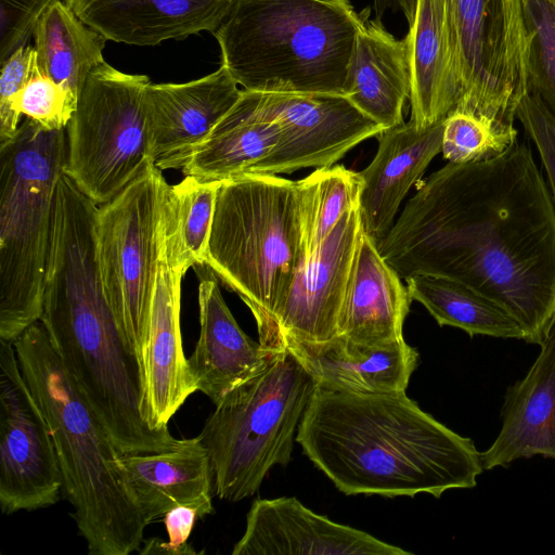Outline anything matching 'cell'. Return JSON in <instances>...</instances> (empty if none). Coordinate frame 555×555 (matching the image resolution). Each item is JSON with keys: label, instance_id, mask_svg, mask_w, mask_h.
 <instances>
[{"label": "cell", "instance_id": "6da1fadb", "mask_svg": "<svg viewBox=\"0 0 555 555\" xmlns=\"http://www.w3.org/2000/svg\"><path fill=\"white\" fill-rule=\"evenodd\" d=\"M376 245L401 279L439 275L495 301L528 344L540 346L555 324V206L526 142L447 163Z\"/></svg>", "mask_w": 555, "mask_h": 555}, {"label": "cell", "instance_id": "7a4b0ae2", "mask_svg": "<svg viewBox=\"0 0 555 555\" xmlns=\"http://www.w3.org/2000/svg\"><path fill=\"white\" fill-rule=\"evenodd\" d=\"M308 459L347 495L435 498L477 486L480 452L405 391L353 393L315 387L298 426Z\"/></svg>", "mask_w": 555, "mask_h": 555}, {"label": "cell", "instance_id": "3957f363", "mask_svg": "<svg viewBox=\"0 0 555 555\" xmlns=\"http://www.w3.org/2000/svg\"><path fill=\"white\" fill-rule=\"evenodd\" d=\"M40 322L120 453H154L179 443L168 427L154 428L144 416L141 365L107 302L91 228L73 225L52 233Z\"/></svg>", "mask_w": 555, "mask_h": 555}, {"label": "cell", "instance_id": "277c9868", "mask_svg": "<svg viewBox=\"0 0 555 555\" xmlns=\"http://www.w3.org/2000/svg\"><path fill=\"white\" fill-rule=\"evenodd\" d=\"M20 367L49 425L63 494L91 555H129L144 519L120 465L121 453L77 390L40 321L13 343Z\"/></svg>", "mask_w": 555, "mask_h": 555}, {"label": "cell", "instance_id": "5b68a950", "mask_svg": "<svg viewBox=\"0 0 555 555\" xmlns=\"http://www.w3.org/2000/svg\"><path fill=\"white\" fill-rule=\"evenodd\" d=\"M369 16L349 0H232L212 35L243 90L343 94Z\"/></svg>", "mask_w": 555, "mask_h": 555}, {"label": "cell", "instance_id": "8992f818", "mask_svg": "<svg viewBox=\"0 0 555 555\" xmlns=\"http://www.w3.org/2000/svg\"><path fill=\"white\" fill-rule=\"evenodd\" d=\"M306 258L298 180L247 172L221 181L205 264L249 308L267 348L273 315Z\"/></svg>", "mask_w": 555, "mask_h": 555}, {"label": "cell", "instance_id": "52a82bcc", "mask_svg": "<svg viewBox=\"0 0 555 555\" xmlns=\"http://www.w3.org/2000/svg\"><path fill=\"white\" fill-rule=\"evenodd\" d=\"M66 128L27 118L0 145V339L40 321L54 196L64 173Z\"/></svg>", "mask_w": 555, "mask_h": 555}, {"label": "cell", "instance_id": "ba28073f", "mask_svg": "<svg viewBox=\"0 0 555 555\" xmlns=\"http://www.w3.org/2000/svg\"><path fill=\"white\" fill-rule=\"evenodd\" d=\"M314 390L311 375L283 348L216 405L198 437L209 453L219 499L253 495L273 466L291 462Z\"/></svg>", "mask_w": 555, "mask_h": 555}, {"label": "cell", "instance_id": "9c48e42d", "mask_svg": "<svg viewBox=\"0 0 555 555\" xmlns=\"http://www.w3.org/2000/svg\"><path fill=\"white\" fill-rule=\"evenodd\" d=\"M146 75L106 62L89 74L66 127L64 173L98 206L118 195L151 164Z\"/></svg>", "mask_w": 555, "mask_h": 555}, {"label": "cell", "instance_id": "30bf717a", "mask_svg": "<svg viewBox=\"0 0 555 555\" xmlns=\"http://www.w3.org/2000/svg\"><path fill=\"white\" fill-rule=\"evenodd\" d=\"M167 186L162 170L151 164L95 212L101 282L119 331L140 365L164 234Z\"/></svg>", "mask_w": 555, "mask_h": 555}, {"label": "cell", "instance_id": "8fae6325", "mask_svg": "<svg viewBox=\"0 0 555 555\" xmlns=\"http://www.w3.org/2000/svg\"><path fill=\"white\" fill-rule=\"evenodd\" d=\"M444 2L463 85L454 109L514 126L518 104L528 92L524 1Z\"/></svg>", "mask_w": 555, "mask_h": 555}, {"label": "cell", "instance_id": "7c38bea8", "mask_svg": "<svg viewBox=\"0 0 555 555\" xmlns=\"http://www.w3.org/2000/svg\"><path fill=\"white\" fill-rule=\"evenodd\" d=\"M240 99L256 118L280 128L276 145L250 170L254 173L331 167L352 147L384 130L343 94L243 90Z\"/></svg>", "mask_w": 555, "mask_h": 555}, {"label": "cell", "instance_id": "4fadbf2b", "mask_svg": "<svg viewBox=\"0 0 555 555\" xmlns=\"http://www.w3.org/2000/svg\"><path fill=\"white\" fill-rule=\"evenodd\" d=\"M63 480L47 420L20 367L13 343L0 339V506L5 515L54 505Z\"/></svg>", "mask_w": 555, "mask_h": 555}, {"label": "cell", "instance_id": "5bb4252c", "mask_svg": "<svg viewBox=\"0 0 555 555\" xmlns=\"http://www.w3.org/2000/svg\"><path fill=\"white\" fill-rule=\"evenodd\" d=\"M361 231L357 204L298 268L273 315V349H283L287 340L322 343L338 335L339 314Z\"/></svg>", "mask_w": 555, "mask_h": 555}, {"label": "cell", "instance_id": "9a60e30c", "mask_svg": "<svg viewBox=\"0 0 555 555\" xmlns=\"http://www.w3.org/2000/svg\"><path fill=\"white\" fill-rule=\"evenodd\" d=\"M242 91L223 65L183 83L151 82L145 104L153 164L160 170L182 169Z\"/></svg>", "mask_w": 555, "mask_h": 555}, {"label": "cell", "instance_id": "2e32d148", "mask_svg": "<svg viewBox=\"0 0 555 555\" xmlns=\"http://www.w3.org/2000/svg\"><path fill=\"white\" fill-rule=\"evenodd\" d=\"M319 515L294 496L255 500L232 555H411Z\"/></svg>", "mask_w": 555, "mask_h": 555}, {"label": "cell", "instance_id": "e0dca14e", "mask_svg": "<svg viewBox=\"0 0 555 555\" xmlns=\"http://www.w3.org/2000/svg\"><path fill=\"white\" fill-rule=\"evenodd\" d=\"M184 274L169 259L164 221L157 275L141 359L143 413L154 428L168 427L169 420L197 391L181 335V282Z\"/></svg>", "mask_w": 555, "mask_h": 555}, {"label": "cell", "instance_id": "ac0fdd59", "mask_svg": "<svg viewBox=\"0 0 555 555\" xmlns=\"http://www.w3.org/2000/svg\"><path fill=\"white\" fill-rule=\"evenodd\" d=\"M199 273L201 332L188 361L197 390L217 405L262 370L279 350L245 334L228 308L215 273L206 264Z\"/></svg>", "mask_w": 555, "mask_h": 555}, {"label": "cell", "instance_id": "d6986e66", "mask_svg": "<svg viewBox=\"0 0 555 555\" xmlns=\"http://www.w3.org/2000/svg\"><path fill=\"white\" fill-rule=\"evenodd\" d=\"M444 120L417 128L411 120L377 134L378 147L359 175L362 189L359 211L363 231L378 244L395 223L410 188L441 152Z\"/></svg>", "mask_w": 555, "mask_h": 555}, {"label": "cell", "instance_id": "ffe728a7", "mask_svg": "<svg viewBox=\"0 0 555 555\" xmlns=\"http://www.w3.org/2000/svg\"><path fill=\"white\" fill-rule=\"evenodd\" d=\"M106 40L131 46H156L214 33L232 0H63Z\"/></svg>", "mask_w": 555, "mask_h": 555}, {"label": "cell", "instance_id": "44dd1931", "mask_svg": "<svg viewBox=\"0 0 555 555\" xmlns=\"http://www.w3.org/2000/svg\"><path fill=\"white\" fill-rule=\"evenodd\" d=\"M283 348L298 359L315 387L339 392L405 391L420 359L404 339L370 346L337 335L322 343L287 340Z\"/></svg>", "mask_w": 555, "mask_h": 555}, {"label": "cell", "instance_id": "7402d4cb", "mask_svg": "<svg viewBox=\"0 0 555 555\" xmlns=\"http://www.w3.org/2000/svg\"><path fill=\"white\" fill-rule=\"evenodd\" d=\"M531 367L511 385L501 408V430L480 452L483 470L534 455L555 460V324Z\"/></svg>", "mask_w": 555, "mask_h": 555}, {"label": "cell", "instance_id": "603a6c76", "mask_svg": "<svg viewBox=\"0 0 555 555\" xmlns=\"http://www.w3.org/2000/svg\"><path fill=\"white\" fill-rule=\"evenodd\" d=\"M120 465L147 524L180 505L195 508L201 518L214 513V470L198 436L180 439L176 447L160 452L121 453Z\"/></svg>", "mask_w": 555, "mask_h": 555}, {"label": "cell", "instance_id": "cb8c5ba5", "mask_svg": "<svg viewBox=\"0 0 555 555\" xmlns=\"http://www.w3.org/2000/svg\"><path fill=\"white\" fill-rule=\"evenodd\" d=\"M408 37L410 120L423 129L444 120L463 94L457 49L444 0H417Z\"/></svg>", "mask_w": 555, "mask_h": 555}, {"label": "cell", "instance_id": "d4e9b609", "mask_svg": "<svg viewBox=\"0 0 555 555\" xmlns=\"http://www.w3.org/2000/svg\"><path fill=\"white\" fill-rule=\"evenodd\" d=\"M401 280L362 229L339 314L338 335L370 346L404 339L403 324L412 299Z\"/></svg>", "mask_w": 555, "mask_h": 555}, {"label": "cell", "instance_id": "484cf974", "mask_svg": "<svg viewBox=\"0 0 555 555\" xmlns=\"http://www.w3.org/2000/svg\"><path fill=\"white\" fill-rule=\"evenodd\" d=\"M411 81L408 35L397 39L380 20L365 18L357 35L343 95L385 130L404 122Z\"/></svg>", "mask_w": 555, "mask_h": 555}, {"label": "cell", "instance_id": "4316f807", "mask_svg": "<svg viewBox=\"0 0 555 555\" xmlns=\"http://www.w3.org/2000/svg\"><path fill=\"white\" fill-rule=\"evenodd\" d=\"M278 124L256 118L238 101L182 168L199 181H224L250 170L276 145Z\"/></svg>", "mask_w": 555, "mask_h": 555}, {"label": "cell", "instance_id": "83f0119b", "mask_svg": "<svg viewBox=\"0 0 555 555\" xmlns=\"http://www.w3.org/2000/svg\"><path fill=\"white\" fill-rule=\"evenodd\" d=\"M35 50L41 72L77 99L89 74L104 61L107 41L85 24L63 0H51L35 31Z\"/></svg>", "mask_w": 555, "mask_h": 555}, {"label": "cell", "instance_id": "f1b7e54d", "mask_svg": "<svg viewBox=\"0 0 555 555\" xmlns=\"http://www.w3.org/2000/svg\"><path fill=\"white\" fill-rule=\"evenodd\" d=\"M412 300L422 304L440 326L475 335L522 339L518 322L500 305L448 278L414 273L404 279Z\"/></svg>", "mask_w": 555, "mask_h": 555}, {"label": "cell", "instance_id": "f546056e", "mask_svg": "<svg viewBox=\"0 0 555 555\" xmlns=\"http://www.w3.org/2000/svg\"><path fill=\"white\" fill-rule=\"evenodd\" d=\"M220 183L185 176L166 189V247L171 263L184 273L206 262Z\"/></svg>", "mask_w": 555, "mask_h": 555}, {"label": "cell", "instance_id": "4dcf8cb0", "mask_svg": "<svg viewBox=\"0 0 555 555\" xmlns=\"http://www.w3.org/2000/svg\"><path fill=\"white\" fill-rule=\"evenodd\" d=\"M307 258L324 243L345 212L359 204L362 179L343 165L318 168L298 180Z\"/></svg>", "mask_w": 555, "mask_h": 555}, {"label": "cell", "instance_id": "1f68e13d", "mask_svg": "<svg viewBox=\"0 0 555 555\" xmlns=\"http://www.w3.org/2000/svg\"><path fill=\"white\" fill-rule=\"evenodd\" d=\"M517 139L515 126L454 109L444 119L441 153L448 163L483 160L503 154Z\"/></svg>", "mask_w": 555, "mask_h": 555}, {"label": "cell", "instance_id": "d6a6232c", "mask_svg": "<svg viewBox=\"0 0 555 555\" xmlns=\"http://www.w3.org/2000/svg\"><path fill=\"white\" fill-rule=\"evenodd\" d=\"M527 88L555 115V0H522Z\"/></svg>", "mask_w": 555, "mask_h": 555}, {"label": "cell", "instance_id": "836d02e7", "mask_svg": "<svg viewBox=\"0 0 555 555\" xmlns=\"http://www.w3.org/2000/svg\"><path fill=\"white\" fill-rule=\"evenodd\" d=\"M77 96L46 76L35 63L30 78L14 98L11 109L20 120L22 115L48 130L65 129L72 119Z\"/></svg>", "mask_w": 555, "mask_h": 555}, {"label": "cell", "instance_id": "e575fe53", "mask_svg": "<svg viewBox=\"0 0 555 555\" xmlns=\"http://www.w3.org/2000/svg\"><path fill=\"white\" fill-rule=\"evenodd\" d=\"M516 118L538 150L555 206V115L537 94L527 92L518 104Z\"/></svg>", "mask_w": 555, "mask_h": 555}, {"label": "cell", "instance_id": "d590c367", "mask_svg": "<svg viewBox=\"0 0 555 555\" xmlns=\"http://www.w3.org/2000/svg\"><path fill=\"white\" fill-rule=\"evenodd\" d=\"M36 62L35 48L26 46L0 64V145L11 141L18 130L21 124L13 115L11 105L30 78Z\"/></svg>", "mask_w": 555, "mask_h": 555}, {"label": "cell", "instance_id": "8d00e7d4", "mask_svg": "<svg viewBox=\"0 0 555 555\" xmlns=\"http://www.w3.org/2000/svg\"><path fill=\"white\" fill-rule=\"evenodd\" d=\"M51 0H0V64L26 47Z\"/></svg>", "mask_w": 555, "mask_h": 555}, {"label": "cell", "instance_id": "74e56055", "mask_svg": "<svg viewBox=\"0 0 555 555\" xmlns=\"http://www.w3.org/2000/svg\"><path fill=\"white\" fill-rule=\"evenodd\" d=\"M197 518H201L199 514L191 506L180 505L171 508L163 518L169 538L168 542L158 538L143 540L144 545L138 551L139 554H197L188 543Z\"/></svg>", "mask_w": 555, "mask_h": 555}, {"label": "cell", "instance_id": "f35d334b", "mask_svg": "<svg viewBox=\"0 0 555 555\" xmlns=\"http://www.w3.org/2000/svg\"><path fill=\"white\" fill-rule=\"evenodd\" d=\"M376 18L380 20L385 12H401L412 25L416 12L417 0H373Z\"/></svg>", "mask_w": 555, "mask_h": 555}]
</instances>
